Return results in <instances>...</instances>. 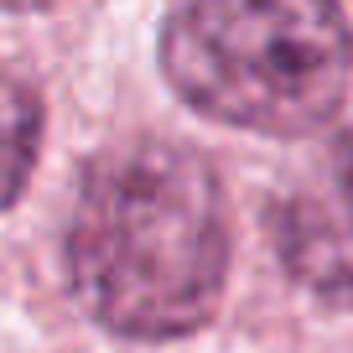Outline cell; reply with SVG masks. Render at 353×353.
Instances as JSON below:
<instances>
[{"label": "cell", "instance_id": "6da1fadb", "mask_svg": "<svg viewBox=\"0 0 353 353\" xmlns=\"http://www.w3.org/2000/svg\"><path fill=\"white\" fill-rule=\"evenodd\" d=\"M68 286L120 338H188L219 312L229 223L208 161L176 141L94 156L68 219Z\"/></svg>", "mask_w": 353, "mask_h": 353}, {"label": "cell", "instance_id": "7a4b0ae2", "mask_svg": "<svg viewBox=\"0 0 353 353\" xmlns=\"http://www.w3.org/2000/svg\"><path fill=\"white\" fill-rule=\"evenodd\" d=\"M161 73L198 114L260 135H317L353 73L338 0H176Z\"/></svg>", "mask_w": 353, "mask_h": 353}, {"label": "cell", "instance_id": "3957f363", "mask_svg": "<svg viewBox=\"0 0 353 353\" xmlns=\"http://www.w3.org/2000/svg\"><path fill=\"white\" fill-rule=\"evenodd\" d=\"M265 223L296 286L353 301V135H322L276 188Z\"/></svg>", "mask_w": 353, "mask_h": 353}, {"label": "cell", "instance_id": "277c9868", "mask_svg": "<svg viewBox=\"0 0 353 353\" xmlns=\"http://www.w3.org/2000/svg\"><path fill=\"white\" fill-rule=\"evenodd\" d=\"M42 145V104L16 73H0V213L21 198Z\"/></svg>", "mask_w": 353, "mask_h": 353}, {"label": "cell", "instance_id": "5b68a950", "mask_svg": "<svg viewBox=\"0 0 353 353\" xmlns=\"http://www.w3.org/2000/svg\"><path fill=\"white\" fill-rule=\"evenodd\" d=\"M52 0H0V11H42Z\"/></svg>", "mask_w": 353, "mask_h": 353}]
</instances>
